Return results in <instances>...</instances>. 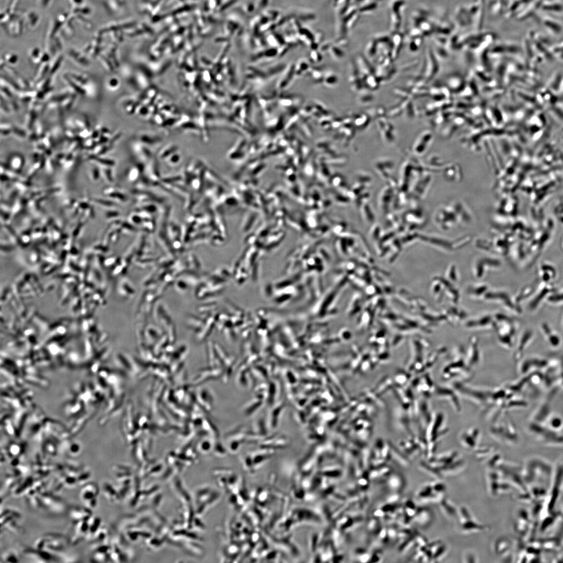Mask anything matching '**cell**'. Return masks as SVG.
<instances>
[{"mask_svg":"<svg viewBox=\"0 0 563 563\" xmlns=\"http://www.w3.org/2000/svg\"><path fill=\"white\" fill-rule=\"evenodd\" d=\"M88 521L81 522L76 523L73 535L72 536V543L76 544L85 538L87 539L89 527Z\"/></svg>","mask_w":563,"mask_h":563,"instance_id":"ba28073f","label":"cell"},{"mask_svg":"<svg viewBox=\"0 0 563 563\" xmlns=\"http://www.w3.org/2000/svg\"><path fill=\"white\" fill-rule=\"evenodd\" d=\"M525 334L526 335L524 337V339L523 340V342L521 344V348L519 349V354L517 356L518 359L521 357V354H522L524 350L526 349L528 345L530 344L531 340L533 338V335L531 331L527 332Z\"/></svg>","mask_w":563,"mask_h":563,"instance_id":"5bb4252c","label":"cell"},{"mask_svg":"<svg viewBox=\"0 0 563 563\" xmlns=\"http://www.w3.org/2000/svg\"><path fill=\"white\" fill-rule=\"evenodd\" d=\"M23 18L25 26L31 30L35 28L40 21L39 14L34 11H29L23 14Z\"/></svg>","mask_w":563,"mask_h":563,"instance_id":"8fae6325","label":"cell"},{"mask_svg":"<svg viewBox=\"0 0 563 563\" xmlns=\"http://www.w3.org/2000/svg\"><path fill=\"white\" fill-rule=\"evenodd\" d=\"M6 60L11 63H14L18 60V56L15 54H8L6 55Z\"/></svg>","mask_w":563,"mask_h":563,"instance_id":"e0dca14e","label":"cell"},{"mask_svg":"<svg viewBox=\"0 0 563 563\" xmlns=\"http://www.w3.org/2000/svg\"><path fill=\"white\" fill-rule=\"evenodd\" d=\"M89 531L87 539L92 540L96 532L100 528L101 519L96 517L92 516L89 520Z\"/></svg>","mask_w":563,"mask_h":563,"instance_id":"7c38bea8","label":"cell"},{"mask_svg":"<svg viewBox=\"0 0 563 563\" xmlns=\"http://www.w3.org/2000/svg\"><path fill=\"white\" fill-rule=\"evenodd\" d=\"M92 510L85 507H74L70 511L71 520L75 524L81 522L88 521L93 516Z\"/></svg>","mask_w":563,"mask_h":563,"instance_id":"8992f818","label":"cell"},{"mask_svg":"<svg viewBox=\"0 0 563 563\" xmlns=\"http://www.w3.org/2000/svg\"><path fill=\"white\" fill-rule=\"evenodd\" d=\"M490 434L496 439L507 442V443H514L518 439L517 432L512 424L495 423L490 428Z\"/></svg>","mask_w":563,"mask_h":563,"instance_id":"7a4b0ae2","label":"cell"},{"mask_svg":"<svg viewBox=\"0 0 563 563\" xmlns=\"http://www.w3.org/2000/svg\"><path fill=\"white\" fill-rule=\"evenodd\" d=\"M548 300L552 304H558V303L563 302V292L550 296Z\"/></svg>","mask_w":563,"mask_h":563,"instance_id":"2e32d148","label":"cell"},{"mask_svg":"<svg viewBox=\"0 0 563 563\" xmlns=\"http://www.w3.org/2000/svg\"><path fill=\"white\" fill-rule=\"evenodd\" d=\"M429 428L430 442L436 443L447 432L443 415L439 414L434 416V418H432L430 422Z\"/></svg>","mask_w":563,"mask_h":563,"instance_id":"277c9868","label":"cell"},{"mask_svg":"<svg viewBox=\"0 0 563 563\" xmlns=\"http://www.w3.org/2000/svg\"><path fill=\"white\" fill-rule=\"evenodd\" d=\"M480 431L477 428H470L463 432L460 437L462 443L468 447L472 448L477 444L480 438Z\"/></svg>","mask_w":563,"mask_h":563,"instance_id":"5b68a950","label":"cell"},{"mask_svg":"<svg viewBox=\"0 0 563 563\" xmlns=\"http://www.w3.org/2000/svg\"><path fill=\"white\" fill-rule=\"evenodd\" d=\"M67 543L66 539L61 535H49L39 538L34 546L37 550L54 553L63 551Z\"/></svg>","mask_w":563,"mask_h":563,"instance_id":"6da1fadb","label":"cell"},{"mask_svg":"<svg viewBox=\"0 0 563 563\" xmlns=\"http://www.w3.org/2000/svg\"><path fill=\"white\" fill-rule=\"evenodd\" d=\"M541 330L546 341L553 348L558 347L560 344L559 335L553 330L551 327L547 324H543L541 326Z\"/></svg>","mask_w":563,"mask_h":563,"instance_id":"9c48e42d","label":"cell"},{"mask_svg":"<svg viewBox=\"0 0 563 563\" xmlns=\"http://www.w3.org/2000/svg\"><path fill=\"white\" fill-rule=\"evenodd\" d=\"M436 391L437 396L446 399L447 400L451 403L456 411L459 412L460 411L458 399L455 392L451 389L444 387H438Z\"/></svg>","mask_w":563,"mask_h":563,"instance_id":"52a82bcc","label":"cell"},{"mask_svg":"<svg viewBox=\"0 0 563 563\" xmlns=\"http://www.w3.org/2000/svg\"><path fill=\"white\" fill-rule=\"evenodd\" d=\"M52 2V0H38L39 5L43 8L48 7Z\"/></svg>","mask_w":563,"mask_h":563,"instance_id":"d6986e66","label":"cell"},{"mask_svg":"<svg viewBox=\"0 0 563 563\" xmlns=\"http://www.w3.org/2000/svg\"><path fill=\"white\" fill-rule=\"evenodd\" d=\"M547 420V427L554 431L559 430L563 427L562 419L558 416H552Z\"/></svg>","mask_w":563,"mask_h":563,"instance_id":"4fadbf2b","label":"cell"},{"mask_svg":"<svg viewBox=\"0 0 563 563\" xmlns=\"http://www.w3.org/2000/svg\"><path fill=\"white\" fill-rule=\"evenodd\" d=\"M540 277L542 281L547 284H550L556 276V270L551 265L543 264L539 269Z\"/></svg>","mask_w":563,"mask_h":563,"instance_id":"30bf717a","label":"cell"},{"mask_svg":"<svg viewBox=\"0 0 563 563\" xmlns=\"http://www.w3.org/2000/svg\"><path fill=\"white\" fill-rule=\"evenodd\" d=\"M69 1L74 8L82 7L84 3V0H69Z\"/></svg>","mask_w":563,"mask_h":563,"instance_id":"ac0fdd59","label":"cell"},{"mask_svg":"<svg viewBox=\"0 0 563 563\" xmlns=\"http://www.w3.org/2000/svg\"><path fill=\"white\" fill-rule=\"evenodd\" d=\"M99 493L98 486L96 483L90 482L83 485L79 496L85 507L92 510L97 507Z\"/></svg>","mask_w":563,"mask_h":563,"instance_id":"3957f363","label":"cell"},{"mask_svg":"<svg viewBox=\"0 0 563 563\" xmlns=\"http://www.w3.org/2000/svg\"><path fill=\"white\" fill-rule=\"evenodd\" d=\"M5 562H18L19 561V557L16 552L10 551L4 553L2 558Z\"/></svg>","mask_w":563,"mask_h":563,"instance_id":"9a60e30c","label":"cell"}]
</instances>
